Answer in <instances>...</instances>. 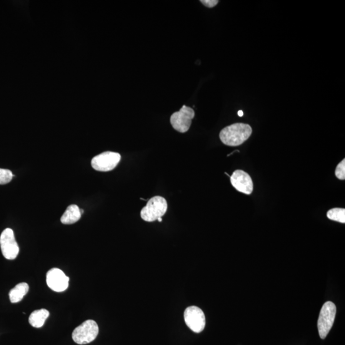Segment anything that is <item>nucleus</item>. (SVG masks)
<instances>
[{"label":"nucleus","instance_id":"1","mask_svg":"<svg viewBox=\"0 0 345 345\" xmlns=\"http://www.w3.org/2000/svg\"><path fill=\"white\" fill-rule=\"evenodd\" d=\"M251 127L248 124L237 123L222 130L219 137L222 143L229 147H237L249 138L252 134Z\"/></svg>","mask_w":345,"mask_h":345},{"label":"nucleus","instance_id":"2","mask_svg":"<svg viewBox=\"0 0 345 345\" xmlns=\"http://www.w3.org/2000/svg\"><path fill=\"white\" fill-rule=\"evenodd\" d=\"M167 210L166 199L162 196H154L149 199L147 206L141 211V217L147 222H154L164 216Z\"/></svg>","mask_w":345,"mask_h":345},{"label":"nucleus","instance_id":"3","mask_svg":"<svg viewBox=\"0 0 345 345\" xmlns=\"http://www.w3.org/2000/svg\"><path fill=\"white\" fill-rule=\"evenodd\" d=\"M99 331L98 325L96 322L89 320L74 330L72 335V339L77 344H88L96 339Z\"/></svg>","mask_w":345,"mask_h":345},{"label":"nucleus","instance_id":"4","mask_svg":"<svg viewBox=\"0 0 345 345\" xmlns=\"http://www.w3.org/2000/svg\"><path fill=\"white\" fill-rule=\"evenodd\" d=\"M336 314V307L333 302L327 301L322 306L318 321L320 337L326 338L333 326Z\"/></svg>","mask_w":345,"mask_h":345},{"label":"nucleus","instance_id":"5","mask_svg":"<svg viewBox=\"0 0 345 345\" xmlns=\"http://www.w3.org/2000/svg\"><path fill=\"white\" fill-rule=\"evenodd\" d=\"M194 115L193 109L183 105L179 111L174 112L171 115L170 122L174 129L181 133H185L189 131Z\"/></svg>","mask_w":345,"mask_h":345},{"label":"nucleus","instance_id":"6","mask_svg":"<svg viewBox=\"0 0 345 345\" xmlns=\"http://www.w3.org/2000/svg\"><path fill=\"white\" fill-rule=\"evenodd\" d=\"M184 321L187 326L195 333H200L204 331L206 327V316L199 307L192 306L187 307L185 310Z\"/></svg>","mask_w":345,"mask_h":345},{"label":"nucleus","instance_id":"7","mask_svg":"<svg viewBox=\"0 0 345 345\" xmlns=\"http://www.w3.org/2000/svg\"><path fill=\"white\" fill-rule=\"evenodd\" d=\"M121 160V154L113 152H104L95 156L92 160L91 164L96 171L107 172L114 169Z\"/></svg>","mask_w":345,"mask_h":345},{"label":"nucleus","instance_id":"8","mask_svg":"<svg viewBox=\"0 0 345 345\" xmlns=\"http://www.w3.org/2000/svg\"><path fill=\"white\" fill-rule=\"evenodd\" d=\"M0 247L2 254L7 260L16 259L19 252V247L15 238L13 230L4 229L0 236Z\"/></svg>","mask_w":345,"mask_h":345},{"label":"nucleus","instance_id":"9","mask_svg":"<svg viewBox=\"0 0 345 345\" xmlns=\"http://www.w3.org/2000/svg\"><path fill=\"white\" fill-rule=\"evenodd\" d=\"M46 282L47 286L52 291L62 292L68 289L69 277L62 270L53 268L47 272Z\"/></svg>","mask_w":345,"mask_h":345},{"label":"nucleus","instance_id":"10","mask_svg":"<svg viewBox=\"0 0 345 345\" xmlns=\"http://www.w3.org/2000/svg\"><path fill=\"white\" fill-rule=\"evenodd\" d=\"M230 181L234 188L240 192L251 194L253 190V183L248 174L242 170H236L230 177Z\"/></svg>","mask_w":345,"mask_h":345},{"label":"nucleus","instance_id":"11","mask_svg":"<svg viewBox=\"0 0 345 345\" xmlns=\"http://www.w3.org/2000/svg\"><path fill=\"white\" fill-rule=\"evenodd\" d=\"M81 214L80 209L76 205H71L67 207L66 212L61 217V222L64 224L76 223L81 219Z\"/></svg>","mask_w":345,"mask_h":345},{"label":"nucleus","instance_id":"12","mask_svg":"<svg viewBox=\"0 0 345 345\" xmlns=\"http://www.w3.org/2000/svg\"><path fill=\"white\" fill-rule=\"evenodd\" d=\"M49 316V312L47 309L36 310L29 317V323L32 327L41 328L44 326L45 322Z\"/></svg>","mask_w":345,"mask_h":345},{"label":"nucleus","instance_id":"13","mask_svg":"<svg viewBox=\"0 0 345 345\" xmlns=\"http://www.w3.org/2000/svg\"><path fill=\"white\" fill-rule=\"evenodd\" d=\"M29 291V285L26 282H21L12 289L9 293L10 301L12 303H17L21 301Z\"/></svg>","mask_w":345,"mask_h":345},{"label":"nucleus","instance_id":"14","mask_svg":"<svg viewBox=\"0 0 345 345\" xmlns=\"http://www.w3.org/2000/svg\"><path fill=\"white\" fill-rule=\"evenodd\" d=\"M327 216L332 221L344 223L345 222V209L341 208H334L330 210L327 213Z\"/></svg>","mask_w":345,"mask_h":345},{"label":"nucleus","instance_id":"15","mask_svg":"<svg viewBox=\"0 0 345 345\" xmlns=\"http://www.w3.org/2000/svg\"><path fill=\"white\" fill-rule=\"evenodd\" d=\"M13 177L14 175L11 170L0 168V185L9 184Z\"/></svg>","mask_w":345,"mask_h":345},{"label":"nucleus","instance_id":"16","mask_svg":"<svg viewBox=\"0 0 345 345\" xmlns=\"http://www.w3.org/2000/svg\"><path fill=\"white\" fill-rule=\"evenodd\" d=\"M335 174L337 179L344 181L345 179V159H344L337 165L335 171Z\"/></svg>","mask_w":345,"mask_h":345},{"label":"nucleus","instance_id":"17","mask_svg":"<svg viewBox=\"0 0 345 345\" xmlns=\"http://www.w3.org/2000/svg\"><path fill=\"white\" fill-rule=\"evenodd\" d=\"M200 2L208 8H213L219 3V1H217V0H201Z\"/></svg>","mask_w":345,"mask_h":345},{"label":"nucleus","instance_id":"18","mask_svg":"<svg viewBox=\"0 0 345 345\" xmlns=\"http://www.w3.org/2000/svg\"><path fill=\"white\" fill-rule=\"evenodd\" d=\"M238 115L239 117H243L244 115V112L242 111V110H239L238 111Z\"/></svg>","mask_w":345,"mask_h":345},{"label":"nucleus","instance_id":"19","mask_svg":"<svg viewBox=\"0 0 345 345\" xmlns=\"http://www.w3.org/2000/svg\"><path fill=\"white\" fill-rule=\"evenodd\" d=\"M157 221H158L159 222H162V217H159V218L157 219Z\"/></svg>","mask_w":345,"mask_h":345},{"label":"nucleus","instance_id":"20","mask_svg":"<svg viewBox=\"0 0 345 345\" xmlns=\"http://www.w3.org/2000/svg\"><path fill=\"white\" fill-rule=\"evenodd\" d=\"M80 212H81V215L83 214L84 212L83 210L80 209Z\"/></svg>","mask_w":345,"mask_h":345}]
</instances>
